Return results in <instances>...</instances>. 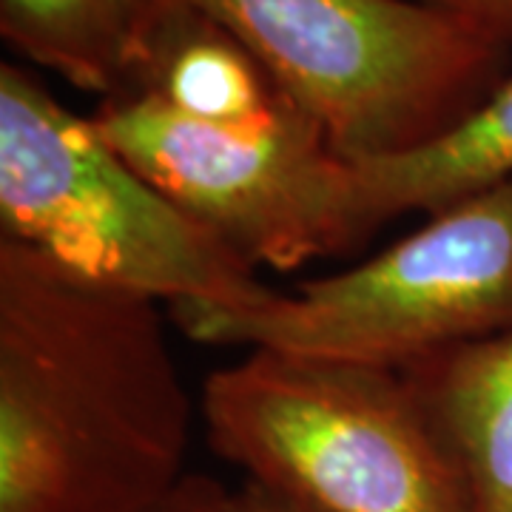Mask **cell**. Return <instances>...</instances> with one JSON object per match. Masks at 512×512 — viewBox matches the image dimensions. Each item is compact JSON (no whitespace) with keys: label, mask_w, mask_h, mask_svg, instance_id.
Listing matches in <instances>:
<instances>
[{"label":"cell","mask_w":512,"mask_h":512,"mask_svg":"<svg viewBox=\"0 0 512 512\" xmlns=\"http://www.w3.org/2000/svg\"><path fill=\"white\" fill-rule=\"evenodd\" d=\"M163 302L0 237V512H151L194 404Z\"/></svg>","instance_id":"6da1fadb"},{"label":"cell","mask_w":512,"mask_h":512,"mask_svg":"<svg viewBox=\"0 0 512 512\" xmlns=\"http://www.w3.org/2000/svg\"><path fill=\"white\" fill-rule=\"evenodd\" d=\"M211 450L319 512H470L456 453L402 370L248 350L202 387Z\"/></svg>","instance_id":"7a4b0ae2"},{"label":"cell","mask_w":512,"mask_h":512,"mask_svg":"<svg viewBox=\"0 0 512 512\" xmlns=\"http://www.w3.org/2000/svg\"><path fill=\"white\" fill-rule=\"evenodd\" d=\"M0 228L74 274L165 308H254L276 293L18 63L0 66Z\"/></svg>","instance_id":"3957f363"},{"label":"cell","mask_w":512,"mask_h":512,"mask_svg":"<svg viewBox=\"0 0 512 512\" xmlns=\"http://www.w3.org/2000/svg\"><path fill=\"white\" fill-rule=\"evenodd\" d=\"M225 26L348 163L433 146L510 77L512 55L413 0H183Z\"/></svg>","instance_id":"277c9868"},{"label":"cell","mask_w":512,"mask_h":512,"mask_svg":"<svg viewBox=\"0 0 512 512\" xmlns=\"http://www.w3.org/2000/svg\"><path fill=\"white\" fill-rule=\"evenodd\" d=\"M208 348L279 350L404 367L512 330V177L430 214L419 231L342 274L254 308L171 305Z\"/></svg>","instance_id":"5b68a950"},{"label":"cell","mask_w":512,"mask_h":512,"mask_svg":"<svg viewBox=\"0 0 512 512\" xmlns=\"http://www.w3.org/2000/svg\"><path fill=\"white\" fill-rule=\"evenodd\" d=\"M92 123L148 183L254 268L293 271L362 248L350 214L353 163L296 106L268 126L234 128L134 92L100 100Z\"/></svg>","instance_id":"8992f818"},{"label":"cell","mask_w":512,"mask_h":512,"mask_svg":"<svg viewBox=\"0 0 512 512\" xmlns=\"http://www.w3.org/2000/svg\"><path fill=\"white\" fill-rule=\"evenodd\" d=\"M134 92L214 126H268L293 109L237 37L183 0L165 9L148 37Z\"/></svg>","instance_id":"52a82bcc"},{"label":"cell","mask_w":512,"mask_h":512,"mask_svg":"<svg viewBox=\"0 0 512 512\" xmlns=\"http://www.w3.org/2000/svg\"><path fill=\"white\" fill-rule=\"evenodd\" d=\"M470 490V512H512V330L404 367Z\"/></svg>","instance_id":"ba28073f"},{"label":"cell","mask_w":512,"mask_h":512,"mask_svg":"<svg viewBox=\"0 0 512 512\" xmlns=\"http://www.w3.org/2000/svg\"><path fill=\"white\" fill-rule=\"evenodd\" d=\"M174 0H0V35L32 66L100 100L134 92L148 37Z\"/></svg>","instance_id":"9c48e42d"},{"label":"cell","mask_w":512,"mask_h":512,"mask_svg":"<svg viewBox=\"0 0 512 512\" xmlns=\"http://www.w3.org/2000/svg\"><path fill=\"white\" fill-rule=\"evenodd\" d=\"M512 177V74L461 126L433 146L353 163L350 214L365 245L387 222L441 208Z\"/></svg>","instance_id":"30bf717a"},{"label":"cell","mask_w":512,"mask_h":512,"mask_svg":"<svg viewBox=\"0 0 512 512\" xmlns=\"http://www.w3.org/2000/svg\"><path fill=\"white\" fill-rule=\"evenodd\" d=\"M205 512H319L311 504L299 501L296 495L282 493L271 484H262L254 478H245L237 490L214 484Z\"/></svg>","instance_id":"8fae6325"},{"label":"cell","mask_w":512,"mask_h":512,"mask_svg":"<svg viewBox=\"0 0 512 512\" xmlns=\"http://www.w3.org/2000/svg\"><path fill=\"white\" fill-rule=\"evenodd\" d=\"M470 23L512 55V0H413Z\"/></svg>","instance_id":"7c38bea8"},{"label":"cell","mask_w":512,"mask_h":512,"mask_svg":"<svg viewBox=\"0 0 512 512\" xmlns=\"http://www.w3.org/2000/svg\"><path fill=\"white\" fill-rule=\"evenodd\" d=\"M214 478L208 476H191L185 478L180 484V490L171 495L168 501H163L157 510L151 512H205V504L211 498V490H214Z\"/></svg>","instance_id":"4fadbf2b"}]
</instances>
